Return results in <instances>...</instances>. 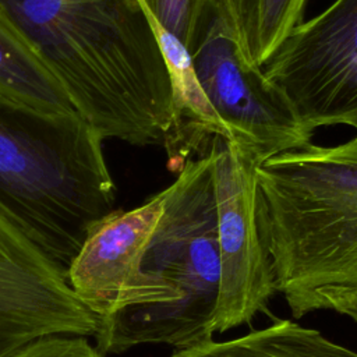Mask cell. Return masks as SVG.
Masks as SVG:
<instances>
[{
	"instance_id": "cell-1",
	"label": "cell",
	"mask_w": 357,
	"mask_h": 357,
	"mask_svg": "<svg viewBox=\"0 0 357 357\" xmlns=\"http://www.w3.org/2000/svg\"><path fill=\"white\" fill-rule=\"evenodd\" d=\"M0 17L102 139L163 145L172 82L142 0H0Z\"/></svg>"
},
{
	"instance_id": "cell-13",
	"label": "cell",
	"mask_w": 357,
	"mask_h": 357,
	"mask_svg": "<svg viewBox=\"0 0 357 357\" xmlns=\"http://www.w3.org/2000/svg\"><path fill=\"white\" fill-rule=\"evenodd\" d=\"M307 0H234L237 36L245 57L262 66L303 21Z\"/></svg>"
},
{
	"instance_id": "cell-7",
	"label": "cell",
	"mask_w": 357,
	"mask_h": 357,
	"mask_svg": "<svg viewBox=\"0 0 357 357\" xmlns=\"http://www.w3.org/2000/svg\"><path fill=\"white\" fill-rule=\"evenodd\" d=\"M220 279L213 333L250 324L276 294L257 219L258 162L222 137L212 139Z\"/></svg>"
},
{
	"instance_id": "cell-5",
	"label": "cell",
	"mask_w": 357,
	"mask_h": 357,
	"mask_svg": "<svg viewBox=\"0 0 357 357\" xmlns=\"http://www.w3.org/2000/svg\"><path fill=\"white\" fill-rule=\"evenodd\" d=\"M190 54L225 139L258 165L311 144L314 134L262 67L245 57L236 31L216 6L198 31Z\"/></svg>"
},
{
	"instance_id": "cell-12",
	"label": "cell",
	"mask_w": 357,
	"mask_h": 357,
	"mask_svg": "<svg viewBox=\"0 0 357 357\" xmlns=\"http://www.w3.org/2000/svg\"><path fill=\"white\" fill-rule=\"evenodd\" d=\"M0 95L40 112L79 116L63 85L1 17Z\"/></svg>"
},
{
	"instance_id": "cell-11",
	"label": "cell",
	"mask_w": 357,
	"mask_h": 357,
	"mask_svg": "<svg viewBox=\"0 0 357 357\" xmlns=\"http://www.w3.org/2000/svg\"><path fill=\"white\" fill-rule=\"evenodd\" d=\"M172 357H357V350L293 319H275L227 340H206Z\"/></svg>"
},
{
	"instance_id": "cell-4",
	"label": "cell",
	"mask_w": 357,
	"mask_h": 357,
	"mask_svg": "<svg viewBox=\"0 0 357 357\" xmlns=\"http://www.w3.org/2000/svg\"><path fill=\"white\" fill-rule=\"evenodd\" d=\"M100 135L79 116L0 95V211L66 272L114 208Z\"/></svg>"
},
{
	"instance_id": "cell-6",
	"label": "cell",
	"mask_w": 357,
	"mask_h": 357,
	"mask_svg": "<svg viewBox=\"0 0 357 357\" xmlns=\"http://www.w3.org/2000/svg\"><path fill=\"white\" fill-rule=\"evenodd\" d=\"M261 67L312 134L328 126L357 131V0H335L301 21Z\"/></svg>"
},
{
	"instance_id": "cell-10",
	"label": "cell",
	"mask_w": 357,
	"mask_h": 357,
	"mask_svg": "<svg viewBox=\"0 0 357 357\" xmlns=\"http://www.w3.org/2000/svg\"><path fill=\"white\" fill-rule=\"evenodd\" d=\"M152 24L172 82V124L163 148L169 169L177 173L187 159L204 155L213 138H225V131L198 81L190 52L153 18Z\"/></svg>"
},
{
	"instance_id": "cell-8",
	"label": "cell",
	"mask_w": 357,
	"mask_h": 357,
	"mask_svg": "<svg viewBox=\"0 0 357 357\" xmlns=\"http://www.w3.org/2000/svg\"><path fill=\"white\" fill-rule=\"evenodd\" d=\"M98 329L67 272L0 211V357L43 336L95 337Z\"/></svg>"
},
{
	"instance_id": "cell-3",
	"label": "cell",
	"mask_w": 357,
	"mask_h": 357,
	"mask_svg": "<svg viewBox=\"0 0 357 357\" xmlns=\"http://www.w3.org/2000/svg\"><path fill=\"white\" fill-rule=\"evenodd\" d=\"M163 192L134 283L121 305L99 319L95 339L103 354L141 344L180 350L213 339L220 262L209 148L187 159Z\"/></svg>"
},
{
	"instance_id": "cell-9",
	"label": "cell",
	"mask_w": 357,
	"mask_h": 357,
	"mask_svg": "<svg viewBox=\"0 0 357 357\" xmlns=\"http://www.w3.org/2000/svg\"><path fill=\"white\" fill-rule=\"evenodd\" d=\"M163 197L162 190L130 211L113 209L88 231L71 261L68 284L99 319L121 305L134 283Z\"/></svg>"
},
{
	"instance_id": "cell-2",
	"label": "cell",
	"mask_w": 357,
	"mask_h": 357,
	"mask_svg": "<svg viewBox=\"0 0 357 357\" xmlns=\"http://www.w3.org/2000/svg\"><path fill=\"white\" fill-rule=\"evenodd\" d=\"M255 173L261 237L291 317L357 324V135L282 152Z\"/></svg>"
},
{
	"instance_id": "cell-14",
	"label": "cell",
	"mask_w": 357,
	"mask_h": 357,
	"mask_svg": "<svg viewBox=\"0 0 357 357\" xmlns=\"http://www.w3.org/2000/svg\"><path fill=\"white\" fill-rule=\"evenodd\" d=\"M151 17L190 52L213 0H142Z\"/></svg>"
},
{
	"instance_id": "cell-16",
	"label": "cell",
	"mask_w": 357,
	"mask_h": 357,
	"mask_svg": "<svg viewBox=\"0 0 357 357\" xmlns=\"http://www.w3.org/2000/svg\"><path fill=\"white\" fill-rule=\"evenodd\" d=\"M213 1L225 14H227L229 17H231L234 20V10H233V1L234 0H213Z\"/></svg>"
},
{
	"instance_id": "cell-15",
	"label": "cell",
	"mask_w": 357,
	"mask_h": 357,
	"mask_svg": "<svg viewBox=\"0 0 357 357\" xmlns=\"http://www.w3.org/2000/svg\"><path fill=\"white\" fill-rule=\"evenodd\" d=\"M8 357H105L86 336L50 335L36 339Z\"/></svg>"
}]
</instances>
